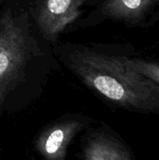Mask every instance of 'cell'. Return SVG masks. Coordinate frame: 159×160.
Returning <instances> with one entry per match:
<instances>
[{
    "instance_id": "6da1fadb",
    "label": "cell",
    "mask_w": 159,
    "mask_h": 160,
    "mask_svg": "<svg viewBox=\"0 0 159 160\" xmlns=\"http://www.w3.org/2000/svg\"><path fill=\"white\" fill-rule=\"evenodd\" d=\"M64 62L108 104L130 112L159 115V84L132 68L124 55L80 47L68 52Z\"/></svg>"
},
{
    "instance_id": "7a4b0ae2",
    "label": "cell",
    "mask_w": 159,
    "mask_h": 160,
    "mask_svg": "<svg viewBox=\"0 0 159 160\" xmlns=\"http://www.w3.org/2000/svg\"><path fill=\"white\" fill-rule=\"evenodd\" d=\"M30 38L25 14H0V115L25 109L33 100L26 86Z\"/></svg>"
},
{
    "instance_id": "3957f363",
    "label": "cell",
    "mask_w": 159,
    "mask_h": 160,
    "mask_svg": "<svg viewBox=\"0 0 159 160\" xmlns=\"http://www.w3.org/2000/svg\"><path fill=\"white\" fill-rule=\"evenodd\" d=\"M96 123L97 120L82 112L61 115L37 133L33 148L43 160H67L73 140Z\"/></svg>"
},
{
    "instance_id": "277c9868",
    "label": "cell",
    "mask_w": 159,
    "mask_h": 160,
    "mask_svg": "<svg viewBox=\"0 0 159 160\" xmlns=\"http://www.w3.org/2000/svg\"><path fill=\"white\" fill-rule=\"evenodd\" d=\"M97 123L81 137V159L136 160L128 145L114 129L106 123Z\"/></svg>"
},
{
    "instance_id": "5b68a950",
    "label": "cell",
    "mask_w": 159,
    "mask_h": 160,
    "mask_svg": "<svg viewBox=\"0 0 159 160\" xmlns=\"http://www.w3.org/2000/svg\"><path fill=\"white\" fill-rule=\"evenodd\" d=\"M101 14L129 27H148L159 20V0H105Z\"/></svg>"
},
{
    "instance_id": "8992f818",
    "label": "cell",
    "mask_w": 159,
    "mask_h": 160,
    "mask_svg": "<svg viewBox=\"0 0 159 160\" xmlns=\"http://www.w3.org/2000/svg\"><path fill=\"white\" fill-rule=\"evenodd\" d=\"M85 0H42L36 21L43 37L53 40L81 14Z\"/></svg>"
},
{
    "instance_id": "52a82bcc",
    "label": "cell",
    "mask_w": 159,
    "mask_h": 160,
    "mask_svg": "<svg viewBox=\"0 0 159 160\" xmlns=\"http://www.w3.org/2000/svg\"><path fill=\"white\" fill-rule=\"evenodd\" d=\"M124 58L125 61L136 71L143 74L159 84V57L148 58L124 55Z\"/></svg>"
},
{
    "instance_id": "ba28073f",
    "label": "cell",
    "mask_w": 159,
    "mask_h": 160,
    "mask_svg": "<svg viewBox=\"0 0 159 160\" xmlns=\"http://www.w3.org/2000/svg\"><path fill=\"white\" fill-rule=\"evenodd\" d=\"M0 160H3L2 159V150H1V147H0Z\"/></svg>"
},
{
    "instance_id": "9c48e42d",
    "label": "cell",
    "mask_w": 159,
    "mask_h": 160,
    "mask_svg": "<svg viewBox=\"0 0 159 160\" xmlns=\"http://www.w3.org/2000/svg\"><path fill=\"white\" fill-rule=\"evenodd\" d=\"M1 1H2V0H0V2H1Z\"/></svg>"
}]
</instances>
